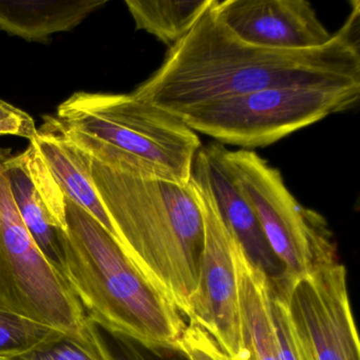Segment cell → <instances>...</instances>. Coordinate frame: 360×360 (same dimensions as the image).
I'll return each mask as SVG.
<instances>
[{
  "instance_id": "cell-11",
  "label": "cell",
  "mask_w": 360,
  "mask_h": 360,
  "mask_svg": "<svg viewBox=\"0 0 360 360\" xmlns=\"http://www.w3.org/2000/svg\"><path fill=\"white\" fill-rule=\"evenodd\" d=\"M4 170L22 222L44 256L63 274L60 231H66L65 195L34 143L4 158Z\"/></svg>"
},
{
  "instance_id": "cell-22",
  "label": "cell",
  "mask_w": 360,
  "mask_h": 360,
  "mask_svg": "<svg viewBox=\"0 0 360 360\" xmlns=\"http://www.w3.org/2000/svg\"><path fill=\"white\" fill-rule=\"evenodd\" d=\"M119 340L121 356L117 360H158L157 353L144 349L131 340L115 336Z\"/></svg>"
},
{
  "instance_id": "cell-3",
  "label": "cell",
  "mask_w": 360,
  "mask_h": 360,
  "mask_svg": "<svg viewBox=\"0 0 360 360\" xmlns=\"http://www.w3.org/2000/svg\"><path fill=\"white\" fill-rule=\"evenodd\" d=\"M63 275L88 319L149 351L178 352L187 323L144 277L117 239L65 195Z\"/></svg>"
},
{
  "instance_id": "cell-20",
  "label": "cell",
  "mask_w": 360,
  "mask_h": 360,
  "mask_svg": "<svg viewBox=\"0 0 360 360\" xmlns=\"http://www.w3.org/2000/svg\"><path fill=\"white\" fill-rule=\"evenodd\" d=\"M179 353L186 360H233L216 341L197 324L188 323L178 345Z\"/></svg>"
},
{
  "instance_id": "cell-16",
  "label": "cell",
  "mask_w": 360,
  "mask_h": 360,
  "mask_svg": "<svg viewBox=\"0 0 360 360\" xmlns=\"http://www.w3.org/2000/svg\"><path fill=\"white\" fill-rule=\"evenodd\" d=\"M212 0H126L136 30H144L170 47L193 28Z\"/></svg>"
},
{
  "instance_id": "cell-10",
  "label": "cell",
  "mask_w": 360,
  "mask_h": 360,
  "mask_svg": "<svg viewBox=\"0 0 360 360\" xmlns=\"http://www.w3.org/2000/svg\"><path fill=\"white\" fill-rule=\"evenodd\" d=\"M214 11L229 32L256 47L301 51L333 37L305 0H214Z\"/></svg>"
},
{
  "instance_id": "cell-19",
  "label": "cell",
  "mask_w": 360,
  "mask_h": 360,
  "mask_svg": "<svg viewBox=\"0 0 360 360\" xmlns=\"http://www.w3.org/2000/svg\"><path fill=\"white\" fill-rule=\"evenodd\" d=\"M271 309L282 360H315L307 340L290 316L283 292L274 282L271 281Z\"/></svg>"
},
{
  "instance_id": "cell-9",
  "label": "cell",
  "mask_w": 360,
  "mask_h": 360,
  "mask_svg": "<svg viewBox=\"0 0 360 360\" xmlns=\"http://www.w3.org/2000/svg\"><path fill=\"white\" fill-rule=\"evenodd\" d=\"M315 360H360V343L342 263L322 265L298 277L271 280Z\"/></svg>"
},
{
  "instance_id": "cell-14",
  "label": "cell",
  "mask_w": 360,
  "mask_h": 360,
  "mask_svg": "<svg viewBox=\"0 0 360 360\" xmlns=\"http://www.w3.org/2000/svg\"><path fill=\"white\" fill-rule=\"evenodd\" d=\"M233 261L248 360H282L271 309V280L248 258L235 238Z\"/></svg>"
},
{
  "instance_id": "cell-12",
  "label": "cell",
  "mask_w": 360,
  "mask_h": 360,
  "mask_svg": "<svg viewBox=\"0 0 360 360\" xmlns=\"http://www.w3.org/2000/svg\"><path fill=\"white\" fill-rule=\"evenodd\" d=\"M224 146H202L193 168L203 176L229 233L244 254L271 280L281 278L282 266L271 252L254 210L242 195L224 161Z\"/></svg>"
},
{
  "instance_id": "cell-7",
  "label": "cell",
  "mask_w": 360,
  "mask_h": 360,
  "mask_svg": "<svg viewBox=\"0 0 360 360\" xmlns=\"http://www.w3.org/2000/svg\"><path fill=\"white\" fill-rule=\"evenodd\" d=\"M5 155L0 150V307L62 332H79L87 315L22 222L4 170Z\"/></svg>"
},
{
  "instance_id": "cell-5",
  "label": "cell",
  "mask_w": 360,
  "mask_h": 360,
  "mask_svg": "<svg viewBox=\"0 0 360 360\" xmlns=\"http://www.w3.org/2000/svg\"><path fill=\"white\" fill-rule=\"evenodd\" d=\"M359 98L360 87L275 88L197 105L176 115L195 134L257 148L349 110Z\"/></svg>"
},
{
  "instance_id": "cell-17",
  "label": "cell",
  "mask_w": 360,
  "mask_h": 360,
  "mask_svg": "<svg viewBox=\"0 0 360 360\" xmlns=\"http://www.w3.org/2000/svg\"><path fill=\"white\" fill-rule=\"evenodd\" d=\"M3 360H117L96 324L88 319L79 332H63L22 355Z\"/></svg>"
},
{
  "instance_id": "cell-8",
  "label": "cell",
  "mask_w": 360,
  "mask_h": 360,
  "mask_svg": "<svg viewBox=\"0 0 360 360\" xmlns=\"http://www.w3.org/2000/svg\"><path fill=\"white\" fill-rule=\"evenodd\" d=\"M203 219L199 280L189 323L197 324L233 360H248L244 345L233 238L223 222L202 174L193 167L191 182Z\"/></svg>"
},
{
  "instance_id": "cell-18",
  "label": "cell",
  "mask_w": 360,
  "mask_h": 360,
  "mask_svg": "<svg viewBox=\"0 0 360 360\" xmlns=\"http://www.w3.org/2000/svg\"><path fill=\"white\" fill-rule=\"evenodd\" d=\"M63 333L0 307V360L22 355Z\"/></svg>"
},
{
  "instance_id": "cell-13",
  "label": "cell",
  "mask_w": 360,
  "mask_h": 360,
  "mask_svg": "<svg viewBox=\"0 0 360 360\" xmlns=\"http://www.w3.org/2000/svg\"><path fill=\"white\" fill-rule=\"evenodd\" d=\"M44 119L31 142L39 149L64 195L89 212L119 241L92 178L91 157L58 129L53 115Z\"/></svg>"
},
{
  "instance_id": "cell-4",
  "label": "cell",
  "mask_w": 360,
  "mask_h": 360,
  "mask_svg": "<svg viewBox=\"0 0 360 360\" xmlns=\"http://www.w3.org/2000/svg\"><path fill=\"white\" fill-rule=\"evenodd\" d=\"M58 129L112 167L188 185L201 140L178 115L134 94L75 92L58 107Z\"/></svg>"
},
{
  "instance_id": "cell-1",
  "label": "cell",
  "mask_w": 360,
  "mask_h": 360,
  "mask_svg": "<svg viewBox=\"0 0 360 360\" xmlns=\"http://www.w3.org/2000/svg\"><path fill=\"white\" fill-rule=\"evenodd\" d=\"M214 0L163 64L132 94L174 115L205 103L275 88L360 87V3L326 45L301 51L244 43L214 11Z\"/></svg>"
},
{
  "instance_id": "cell-6",
  "label": "cell",
  "mask_w": 360,
  "mask_h": 360,
  "mask_svg": "<svg viewBox=\"0 0 360 360\" xmlns=\"http://www.w3.org/2000/svg\"><path fill=\"white\" fill-rule=\"evenodd\" d=\"M224 161L281 264V278L298 277L338 261L328 221L294 197L277 168L246 149L225 148Z\"/></svg>"
},
{
  "instance_id": "cell-2",
  "label": "cell",
  "mask_w": 360,
  "mask_h": 360,
  "mask_svg": "<svg viewBox=\"0 0 360 360\" xmlns=\"http://www.w3.org/2000/svg\"><path fill=\"white\" fill-rule=\"evenodd\" d=\"M91 160L94 184L122 248L144 277L191 319L204 240L203 219L191 185Z\"/></svg>"
},
{
  "instance_id": "cell-15",
  "label": "cell",
  "mask_w": 360,
  "mask_h": 360,
  "mask_svg": "<svg viewBox=\"0 0 360 360\" xmlns=\"http://www.w3.org/2000/svg\"><path fill=\"white\" fill-rule=\"evenodd\" d=\"M105 0H0V30L28 41L45 43L51 35L70 32Z\"/></svg>"
},
{
  "instance_id": "cell-21",
  "label": "cell",
  "mask_w": 360,
  "mask_h": 360,
  "mask_svg": "<svg viewBox=\"0 0 360 360\" xmlns=\"http://www.w3.org/2000/svg\"><path fill=\"white\" fill-rule=\"evenodd\" d=\"M37 134L34 120L29 113L0 100V136H20L31 142Z\"/></svg>"
}]
</instances>
